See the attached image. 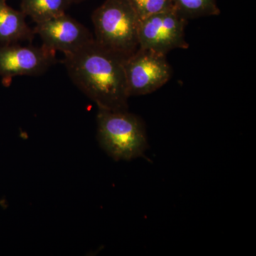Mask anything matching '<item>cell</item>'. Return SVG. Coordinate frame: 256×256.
<instances>
[{
	"label": "cell",
	"instance_id": "obj_1",
	"mask_svg": "<svg viewBox=\"0 0 256 256\" xmlns=\"http://www.w3.org/2000/svg\"><path fill=\"white\" fill-rule=\"evenodd\" d=\"M124 58L94 38L76 52L64 54V64L74 85L98 108L127 110L130 96Z\"/></svg>",
	"mask_w": 256,
	"mask_h": 256
},
{
	"label": "cell",
	"instance_id": "obj_2",
	"mask_svg": "<svg viewBox=\"0 0 256 256\" xmlns=\"http://www.w3.org/2000/svg\"><path fill=\"white\" fill-rule=\"evenodd\" d=\"M98 140L112 159L132 160L144 156L148 148L146 130L142 120L127 110L98 108Z\"/></svg>",
	"mask_w": 256,
	"mask_h": 256
},
{
	"label": "cell",
	"instance_id": "obj_3",
	"mask_svg": "<svg viewBox=\"0 0 256 256\" xmlns=\"http://www.w3.org/2000/svg\"><path fill=\"white\" fill-rule=\"evenodd\" d=\"M98 43L128 57L139 47L140 20L128 0H106L92 14Z\"/></svg>",
	"mask_w": 256,
	"mask_h": 256
},
{
	"label": "cell",
	"instance_id": "obj_4",
	"mask_svg": "<svg viewBox=\"0 0 256 256\" xmlns=\"http://www.w3.org/2000/svg\"><path fill=\"white\" fill-rule=\"evenodd\" d=\"M166 56L138 47L124 58V75L130 97L152 94L169 82L172 68Z\"/></svg>",
	"mask_w": 256,
	"mask_h": 256
},
{
	"label": "cell",
	"instance_id": "obj_5",
	"mask_svg": "<svg viewBox=\"0 0 256 256\" xmlns=\"http://www.w3.org/2000/svg\"><path fill=\"white\" fill-rule=\"evenodd\" d=\"M188 20L174 9L165 10L152 15L140 23L138 44L146 48L166 55L171 50H186L185 26Z\"/></svg>",
	"mask_w": 256,
	"mask_h": 256
},
{
	"label": "cell",
	"instance_id": "obj_6",
	"mask_svg": "<svg viewBox=\"0 0 256 256\" xmlns=\"http://www.w3.org/2000/svg\"><path fill=\"white\" fill-rule=\"evenodd\" d=\"M56 62V52L44 45L0 44V76L4 80L22 76L42 75Z\"/></svg>",
	"mask_w": 256,
	"mask_h": 256
},
{
	"label": "cell",
	"instance_id": "obj_7",
	"mask_svg": "<svg viewBox=\"0 0 256 256\" xmlns=\"http://www.w3.org/2000/svg\"><path fill=\"white\" fill-rule=\"evenodd\" d=\"M34 32L41 38L42 45L64 54L76 52L94 40L84 24L66 13L36 24Z\"/></svg>",
	"mask_w": 256,
	"mask_h": 256
},
{
	"label": "cell",
	"instance_id": "obj_8",
	"mask_svg": "<svg viewBox=\"0 0 256 256\" xmlns=\"http://www.w3.org/2000/svg\"><path fill=\"white\" fill-rule=\"evenodd\" d=\"M26 18L21 10L6 4V0H0V44L33 40L35 33L26 23Z\"/></svg>",
	"mask_w": 256,
	"mask_h": 256
},
{
	"label": "cell",
	"instance_id": "obj_9",
	"mask_svg": "<svg viewBox=\"0 0 256 256\" xmlns=\"http://www.w3.org/2000/svg\"><path fill=\"white\" fill-rule=\"evenodd\" d=\"M72 4L70 0H21V11L37 24L65 14Z\"/></svg>",
	"mask_w": 256,
	"mask_h": 256
},
{
	"label": "cell",
	"instance_id": "obj_10",
	"mask_svg": "<svg viewBox=\"0 0 256 256\" xmlns=\"http://www.w3.org/2000/svg\"><path fill=\"white\" fill-rule=\"evenodd\" d=\"M172 2L175 11L186 20L220 13L216 0H172Z\"/></svg>",
	"mask_w": 256,
	"mask_h": 256
},
{
	"label": "cell",
	"instance_id": "obj_11",
	"mask_svg": "<svg viewBox=\"0 0 256 256\" xmlns=\"http://www.w3.org/2000/svg\"><path fill=\"white\" fill-rule=\"evenodd\" d=\"M140 20L165 10L174 9L172 0H128Z\"/></svg>",
	"mask_w": 256,
	"mask_h": 256
},
{
	"label": "cell",
	"instance_id": "obj_12",
	"mask_svg": "<svg viewBox=\"0 0 256 256\" xmlns=\"http://www.w3.org/2000/svg\"><path fill=\"white\" fill-rule=\"evenodd\" d=\"M72 2V3H80L82 2L86 1V0H70Z\"/></svg>",
	"mask_w": 256,
	"mask_h": 256
}]
</instances>
